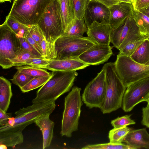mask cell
I'll list each match as a JSON object with an SVG mask.
<instances>
[{"mask_svg":"<svg viewBox=\"0 0 149 149\" xmlns=\"http://www.w3.org/2000/svg\"><path fill=\"white\" fill-rule=\"evenodd\" d=\"M146 39L142 38L130 42L119 52L118 54L130 57Z\"/></svg>","mask_w":149,"mask_h":149,"instance_id":"obj_30","label":"cell"},{"mask_svg":"<svg viewBox=\"0 0 149 149\" xmlns=\"http://www.w3.org/2000/svg\"><path fill=\"white\" fill-rule=\"evenodd\" d=\"M37 24L42 32L49 47L51 59H54L56 57L55 42L64 33L63 20L58 0H53L48 5Z\"/></svg>","mask_w":149,"mask_h":149,"instance_id":"obj_2","label":"cell"},{"mask_svg":"<svg viewBox=\"0 0 149 149\" xmlns=\"http://www.w3.org/2000/svg\"><path fill=\"white\" fill-rule=\"evenodd\" d=\"M22 50L18 37L4 22L0 26V65L2 68L13 67L11 60Z\"/></svg>","mask_w":149,"mask_h":149,"instance_id":"obj_7","label":"cell"},{"mask_svg":"<svg viewBox=\"0 0 149 149\" xmlns=\"http://www.w3.org/2000/svg\"><path fill=\"white\" fill-rule=\"evenodd\" d=\"M88 29L83 19L75 18L68 25L63 35L82 37Z\"/></svg>","mask_w":149,"mask_h":149,"instance_id":"obj_23","label":"cell"},{"mask_svg":"<svg viewBox=\"0 0 149 149\" xmlns=\"http://www.w3.org/2000/svg\"><path fill=\"white\" fill-rule=\"evenodd\" d=\"M96 44L88 37L63 35L55 42L54 59H79L81 55Z\"/></svg>","mask_w":149,"mask_h":149,"instance_id":"obj_6","label":"cell"},{"mask_svg":"<svg viewBox=\"0 0 149 149\" xmlns=\"http://www.w3.org/2000/svg\"><path fill=\"white\" fill-rule=\"evenodd\" d=\"M50 60L45 59L42 56L31 58L26 61L24 65H29L40 68L47 65L49 63Z\"/></svg>","mask_w":149,"mask_h":149,"instance_id":"obj_37","label":"cell"},{"mask_svg":"<svg viewBox=\"0 0 149 149\" xmlns=\"http://www.w3.org/2000/svg\"><path fill=\"white\" fill-rule=\"evenodd\" d=\"M130 57L140 64L147 65L149 63V40H145Z\"/></svg>","mask_w":149,"mask_h":149,"instance_id":"obj_24","label":"cell"},{"mask_svg":"<svg viewBox=\"0 0 149 149\" xmlns=\"http://www.w3.org/2000/svg\"><path fill=\"white\" fill-rule=\"evenodd\" d=\"M147 102V106H149V96L146 101Z\"/></svg>","mask_w":149,"mask_h":149,"instance_id":"obj_50","label":"cell"},{"mask_svg":"<svg viewBox=\"0 0 149 149\" xmlns=\"http://www.w3.org/2000/svg\"><path fill=\"white\" fill-rule=\"evenodd\" d=\"M13 95L11 83L1 76L0 77V109L6 112Z\"/></svg>","mask_w":149,"mask_h":149,"instance_id":"obj_21","label":"cell"},{"mask_svg":"<svg viewBox=\"0 0 149 149\" xmlns=\"http://www.w3.org/2000/svg\"><path fill=\"white\" fill-rule=\"evenodd\" d=\"M24 139L22 131L17 130L8 123L0 127V144L14 147L22 143Z\"/></svg>","mask_w":149,"mask_h":149,"instance_id":"obj_18","label":"cell"},{"mask_svg":"<svg viewBox=\"0 0 149 149\" xmlns=\"http://www.w3.org/2000/svg\"><path fill=\"white\" fill-rule=\"evenodd\" d=\"M104 4L108 8L120 2L119 0H95Z\"/></svg>","mask_w":149,"mask_h":149,"instance_id":"obj_44","label":"cell"},{"mask_svg":"<svg viewBox=\"0 0 149 149\" xmlns=\"http://www.w3.org/2000/svg\"><path fill=\"white\" fill-rule=\"evenodd\" d=\"M120 2H124L126 3H132L129 0H119Z\"/></svg>","mask_w":149,"mask_h":149,"instance_id":"obj_48","label":"cell"},{"mask_svg":"<svg viewBox=\"0 0 149 149\" xmlns=\"http://www.w3.org/2000/svg\"><path fill=\"white\" fill-rule=\"evenodd\" d=\"M55 101L33 103L16 111L15 123L12 127L17 130L22 131L28 126L34 123L35 120L43 114H51L55 109Z\"/></svg>","mask_w":149,"mask_h":149,"instance_id":"obj_9","label":"cell"},{"mask_svg":"<svg viewBox=\"0 0 149 149\" xmlns=\"http://www.w3.org/2000/svg\"><path fill=\"white\" fill-rule=\"evenodd\" d=\"M140 11L144 13L149 17V8H146L141 10Z\"/></svg>","mask_w":149,"mask_h":149,"instance_id":"obj_46","label":"cell"},{"mask_svg":"<svg viewBox=\"0 0 149 149\" xmlns=\"http://www.w3.org/2000/svg\"><path fill=\"white\" fill-rule=\"evenodd\" d=\"M23 36L25 38L27 41L40 54L41 56H42L43 54L41 47L32 37L30 33L28 31V30L25 32Z\"/></svg>","mask_w":149,"mask_h":149,"instance_id":"obj_39","label":"cell"},{"mask_svg":"<svg viewBox=\"0 0 149 149\" xmlns=\"http://www.w3.org/2000/svg\"><path fill=\"white\" fill-rule=\"evenodd\" d=\"M41 47L43 58L46 59L51 60L52 58L50 51L45 38L43 39L41 42Z\"/></svg>","mask_w":149,"mask_h":149,"instance_id":"obj_41","label":"cell"},{"mask_svg":"<svg viewBox=\"0 0 149 149\" xmlns=\"http://www.w3.org/2000/svg\"><path fill=\"white\" fill-rule=\"evenodd\" d=\"M149 96V77L130 84L123 95L122 107L125 112L131 111L138 104L146 101Z\"/></svg>","mask_w":149,"mask_h":149,"instance_id":"obj_12","label":"cell"},{"mask_svg":"<svg viewBox=\"0 0 149 149\" xmlns=\"http://www.w3.org/2000/svg\"><path fill=\"white\" fill-rule=\"evenodd\" d=\"M81 90L74 86L65 98L61 132L62 136L70 137L72 133L78 130L82 105Z\"/></svg>","mask_w":149,"mask_h":149,"instance_id":"obj_4","label":"cell"},{"mask_svg":"<svg viewBox=\"0 0 149 149\" xmlns=\"http://www.w3.org/2000/svg\"><path fill=\"white\" fill-rule=\"evenodd\" d=\"M11 0H0V2L1 3H3L5 1H9L11 2Z\"/></svg>","mask_w":149,"mask_h":149,"instance_id":"obj_49","label":"cell"},{"mask_svg":"<svg viewBox=\"0 0 149 149\" xmlns=\"http://www.w3.org/2000/svg\"><path fill=\"white\" fill-rule=\"evenodd\" d=\"M75 18L83 19L84 11L88 0H73Z\"/></svg>","mask_w":149,"mask_h":149,"instance_id":"obj_35","label":"cell"},{"mask_svg":"<svg viewBox=\"0 0 149 149\" xmlns=\"http://www.w3.org/2000/svg\"><path fill=\"white\" fill-rule=\"evenodd\" d=\"M51 78L37 91L33 103L55 101L69 91L74 84L77 73L76 71H52Z\"/></svg>","mask_w":149,"mask_h":149,"instance_id":"obj_1","label":"cell"},{"mask_svg":"<svg viewBox=\"0 0 149 149\" xmlns=\"http://www.w3.org/2000/svg\"><path fill=\"white\" fill-rule=\"evenodd\" d=\"M113 47L109 45L96 44L81 55L79 59L90 65L103 64L113 54Z\"/></svg>","mask_w":149,"mask_h":149,"instance_id":"obj_13","label":"cell"},{"mask_svg":"<svg viewBox=\"0 0 149 149\" xmlns=\"http://www.w3.org/2000/svg\"><path fill=\"white\" fill-rule=\"evenodd\" d=\"M106 91L105 71L102 68L86 86L82 95V101L89 108H100L104 100Z\"/></svg>","mask_w":149,"mask_h":149,"instance_id":"obj_10","label":"cell"},{"mask_svg":"<svg viewBox=\"0 0 149 149\" xmlns=\"http://www.w3.org/2000/svg\"><path fill=\"white\" fill-rule=\"evenodd\" d=\"M115 62L116 72L126 88L134 82L149 77V65L140 64L129 57L118 54Z\"/></svg>","mask_w":149,"mask_h":149,"instance_id":"obj_8","label":"cell"},{"mask_svg":"<svg viewBox=\"0 0 149 149\" xmlns=\"http://www.w3.org/2000/svg\"><path fill=\"white\" fill-rule=\"evenodd\" d=\"M52 72L49 76L34 77L26 85L20 88L22 93L28 92L43 86L52 76Z\"/></svg>","mask_w":149,"mask_h":149,"instance_id":"obj_27","label":"cell"},{"mask_svg":"<svg viewBox=\"0 0 149 149\" xmlns=\"http://www.w3.org/2000/svg\"><path fill=\"white\" fill-rule=\"evenodd\" d=\"M89 65L79 59H52L47 65L40 68L52 71H68L83 69Z\"/></svg>","mask_w":149,"mask_h":149,"instance_id":"obj_17","label":"cell"},{"mask_svg":"<svg viewBox=\"0 0 149 149\" xmlns=\"http://www.w3.org/2000/svg\"><path fill=\"white\" fill-rule=\"evenodd\" d=\"M88 37L97 44L109 45L112 29L109 23L93 22L88 28Z\"/></svg>","mask_w":149,"mask_h":149,"instance_id":"obj_15","label":"cell"},{"mask_svg":"<svg viewBox=\"0 0 149 149\" xmlns=\"http://www.w3.org/2000/svg\"><path fill=\"white\" fill-rule=\"evenodd\" d=\"M51 114L47 113L39 117L34 123L41 130L43 136V149L49 147L53 136L54 123L49 118Z\"/></svg>","mask_w":149,"mask_h":149,"instance_id":"obj_20","label":"cell"},{"mask_svg":"<svg viewBox=\"0 0 149 149\" xmlns=\"http://www.w3.org/2000/svg\"><path fill=\"white\" fill-rule=\"evenodd\" d=\"M15 123L14 118L10 117L9 118L8 121V124L11 126H13Z\"/></svg>","mask_w":149,"mask_h":149,"instance_id":"obj_45","label":"cell"},{"mask_svg":"<svg viewBox=\"0 0 149 149\" xmlns=\"http://www.w3.org/2000/svg\"><path fill=\"white\" fill-rule=\"evenodd\" d=\"M82 149H134L133 148L122 143H108L88 145L82 148Z\"/></svg>","mask_w":149,"mask_h":149,"instance_id":"obj_31","label":"cell"},{"mask_svg":"<svg viewBox=\"0 0 149 149\" xmlns=\"http://www.w3.org/2000/svg\"><path fill=\"white\" fill-rule=\"evenodd\" d=\"M132 4L134 10L140 11L149 6V0H134Z\"/></svg>","mask_w":149,"mask_h":149,"instance_id":"obj_40","label":"cell"},{"mask_svg":"<svg viewBox=\"0 0 149 149\" xmlns=\"http://www.w3.org/2000/svg\"><path fill=\"white\" fill-rule=\"evenodd\" d=\"M110 12L109 24L114 29L119 26L132 13V3L120 2L109 8Z\"/></svg>","mask_w":149,"mask_h":149,"instance_id":"obj_16","label":"cell"},{"mask_svg":"<svg viewBox=\"0 0 149 149\" xmlns=\"http://www.w3.org/2000/svg\"><path fill=\"white\" fill-rule=\"evenodd\" d=\"M132 130L127 126L114 128L109 133L110 142L115 144L122 143L125 136Z\"/></svg>","mask_w":149,"mask_h":149,"instance_id":"obj_26","label":"cell"},{"mask_svg":"<svg viewBox=\"0 0 149 149\" xmlns=\"http://www.w3.org/2000/svg\"><path fill=\"white\" fill-rule=\"evenodd\" d=\"M0 148L1 149H6L7 148V147L3 144H0Z\"/></svg>","mask_w":149,"mask_h":149,"instance_id":"obj_47","label":"cell"},{"mask_svg":"<svg viewBox=\"0 0 149 149\" xmlns=\"http://www.w3.org/2000/svg\"><path fill=\"white\" fill-rule=\"evenodd\" d=\"M5 22L17 36H23L29 27V26L22 24L8 15L6 16Z\"/></svg>","mask_w":149,"mask_h":149,"instance_id":"obj_29","label":"cell"},{"mask_svg":"<svg viewBox=\"0 0 149 149\" xmlns=\"http://www.w3.org/2000/svg\"><path fill=\"white\" fill-rule=\"evenodd\" d=\"M62 17L64 31L75 18L73 0H58Z\"/></svg>","mask_w":149,"mask_h":149,"instance_id":"obj_22","label":"cell"},{"mask_svg":"<svg viewBox=\"0 0 149 149\" xmlns=\"http://www.w3.org/2000/svg\"><path fill=\"white\" fill-rule=\"evenodd\" d=\"M52 0H14L8 15L28 26L37 24L46 8Z\"/></svg>","mask_w":149,"mask_h":149,"instance_id":"obj_5","label":"cell"},{"mask_svg":"<svg viewBox=\"0 0 149 149\" xmlns=\"http://www.w3.org/2000/svg\"><path fill=\"white\" fill-rule=\"evenodd\" d=\"M28 31L32 37L41 47V42L45 37L38 25L36 24L29 26Z\"/></svg>","mask_w":149,"mask_h":149,"instance_id":"obj_34","label":"cell"},{"mask_svg":"<svg viewBox=\"0 0 149 149\" xmlns=\"http://www.w3.org/2000/svg\"><path fill=\"white\" fill-rule=\"evenodd\" d=\"M109 8L95 0H90L86 6L83 19L88 28L94 22H105L109 23Z\"/></svg>","mask_w":149,"mask_h":149,"instance_id":"obj_14","label":"cell"},{"mask_svg":"<svg viewBox=\"0 0 149 149\" xmlns=\"http://www.w3.org/2000/svg\"><path fill=\"white\" fill-rule=\"evenodd\" d=\"M132 13L119 26L112 30L110 42L120 51L130 42L143 38L140 35Z\"/></svg>","mask_w":149,"mask_h":149,"instance_id":"obj_11","label":"cell"},{"mask_svg":"<svg viewBox=\"0 0 149 149\" xmlns=\"http://www.w3.org/2000/svg\"><path fill=\"white\" fill-rule=\"evenodd\" d=\"M102 68L105 71L106 91L104 102L100 109L103 113H109L121 107L126 87L116 72L115 62L107 63Z\"/></svg>","mask_w":149,"mask_h":149,"instance_id":"obj_3","label":"cell"},{"mask_svg":"<svg viewBox=\"0 0 149 149\" xmlns=\"http://www.w3.org/2000/svg\"><path fill=\"white\" fill-rule=\"evenodd\" d=\"M147 8H149V6Z\"/></svg>","mask_w":149,"mask_h":149,"instance_id":"obj_52","label":"cell"},{"mask_svg":"<svg viewBox=\"0 0 149 149\" xmlns=\"http://www.w3.org/2000/svg\"><path fill=\"white\" fill-rule=\"evenodd\" d=\"M132 14L138 26L140 35L143 37L149 38V17L141 12L133 10Z\"/></svg>","mask_w":149,"mask_h":149,"instance_id":"obj_25","label":"cell"},{"mask_svg":"<svg viewBox=\"0 0 149 149\" xmlns=\"http://www.w3.org/2000/svg\"><path fill=\"white\" fill-rule=\"evenodd\" d=\"M148 39L149 40V38H148Z\"/></svg>","mask_w":149,"mask_h":149,"instance_id":"obj_53","label":"cell"},{"mask_svg":"<svg viewBox=\"0 0 149 149\" xmlns=\"http://www.w3.org/2000/svg\"><path fill=\"white\" fill-rule=\"evenodd\" d=\"M17 36L19 38L22 49L26 50L33 55L42 56L27 41L23 36Z\"/></svg>","mask_w":149,"mask_h":149,"instance_id":"obj_38","label":"cell"},{"mask_svg":"<svg viewBox=\"0 0 149 149\" xmlns=\"http://www.w3.org/2000/svg\"><path fill=\"white\" fill-rule=\"evenodd\" d=\"M12 113H7L0 109V126L8 123L9 119L11 117Z\"/></svg>","mask_w":149,"mask_h":149,"instance_id":"obj_43","label":"cell"},{"mask_svg":"<svg viewBox=\"0 0 149 149\" xmlns=\"http://www.w3.org/2000/svg\"><path fill=\"white\" fill-rule=\"evenodd\" d=\"M42 56L33 55L26 50L22 49L19 54L10 61L13 66L19 67L24 65L26 61L30 58Z\"/></svg>","mask_w":149,"mask_h":149,"instance_id":"obj_33","label":"cell"},{"mask_svg":"<svg viewBox=\"0 0 149 149\" xmlns=\"http://www.w3.org/2000/svg\"><path fill=\"white\" fill-rule=\"evenodd\" d=\"M89 0H88V1H89Z\"/></svg>","mask_w":149,"mask_h":149,"instance_id":"obj_54","label":"cell"},{"mask_svg":"<svg viewBox=\"0 0 149 149\" xmlns=\"http://www.w3.org/2000/svg\"><path fill=\"white\" fill-rule=\"evenodd\" d=\"M142 111L141 124L149 128V106L147 105L146 107H143Z\"/></svg>","mask_w":149,"mask_h":149,"instance_id":"obj_42","label":"cell"},{"mask_svg":"<svg viewBox=\"0 0 149 149\" xmlns=\"http://www.w3.org/2000/svg\"><path fill=\"white\" fill-rule=\"evenodd\" d=\"M129 0L131 2H132H132H133V0Z\"/></svg>","mask_w":149,"mask_h":149,"instance_id":"obj_51","label":"cell"},{"mask_svg":"<svg viewBox=\"0 0 149 149\" xmlns=\"http://www.w3.org/2000/svg\"><path fill=\"white\" fill-rule=\"evenodd\" d=\"M17 71L24 73L34 77L49 76L52 73L49 72L44 69L34 67L29 65L17 67Z\"/></svg>","mask_w":149,"mask_h":149,"instance_id":"obj_28","label":"cell"},{"mask_svg":"<svg viewBox=\"0 0 149 149\" xmlns=\"http://www.w3.org/2000/svg\"><path fill=\"white\" fill-rule=\"evenodd\" d=\"M131 115H127L120 117H118L111 121V124L114 128L134 124L136 123L135 122L130 118Z\"/></svg>","mask_w":149,"mask_h":149,"instance_id":"obj_36","label":"cell"},{"mask_svg":"<svg viewBox=\"0 0 149 149\" xmlns=\"http://www.w3.org/2000/svg\"><path fill=\"white\" fill-rule=\"evenodd\" d=\"M123 142L134 149H149V134L146 128L132 130L125 136Z\"/></svg>","mask_w":149,"mask_h":149,"instance_id":"obj_19","label":"cell"},{"mask_svg":"<svg viewBox=\"0 0 149 149\" xmlns=\"http://www.w3.org/2000/svg\"><path fill=\"white\" fill-rule=\"evenodd\" d=\"M34 77L26 74L17 71L14 75L12 82L20 88L26 85Z\"/></svg>","mask_w":149,"mask_h":149,"instance_id":"obj_32","label":"cell"},{"mask_svg":"<svg viewBox=\"0 0 149 149\" xmlns=\"http://www.w3.org/2000/svg\"></svg>","mask_w":149,"mask_h":149,"instance_id":"obj_55","label":"cell"}]
</instances>
